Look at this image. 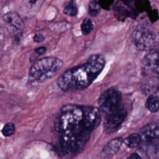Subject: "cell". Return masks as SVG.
Wrapping results in <instances>:
<instances>
[{
  "mask_svg": "<svg viewBox=\"0 0 159 159\" xmlns=\"http://www.w3.org/2000/svg\"><path fill=\"white\" fill-rule=\"evenodd\" d=\"M105 63L102 55H93L84 64L70 68L62 73L58 79V85L64 91L83 90L98 76Z\"/></svg>",
  "mask_w": 159,
  "mask_h": 159,
  "instance_id": "obj_1",
  "label": "cell"
},
{
  "mask_svg": "<svg viewBox=\"0 0 159 159\" xmlns=\"http://www.w3.org/2000/svg\"><path fill=\"white\" fill-rule=\"evenodd\" d=\"M63 64V61L57 57H47L40 58L30 67L29 79L32 83H42L55 76Z\"/></svg>",
  "mask_w": 159,
  "mask_h": 159,
  "instance_id": "obj_2",
  "label": "cell"
},
{
  "mask_svg": "<svg viewBox=\"0 0 159 159\" xmlns=\"http://www.w3.org/2000/svg\"><path fill=\"white\" fill-rule=\"evenodd\" d=\"M83 106L67 104L61 109L58 119V129L62 134L75 132L84 129L82 124Z\"/></svg>",
  "mask_w": 159,
  "mask_h": 159,
  "instance_id": "obj_3",
  "label": "cell"
},
{
  "mask_svg": "<svg viewBox=\"0 0 159 159\" xmlns=\"http://www.w3.org/2000/svg\"><path fill=\"white\" fill-rule=\"evenodd\" d=\"M89 133L90 131L82 129L77 132L62 134L61 140L62 150L68 154L80 152L89 139Z\"/></svg>",
  "mask_w": 159,
  "mask_h": 159,
  "instance_id": "obj_4",
  "label": "cell"
},
{
  "mask_svg": "<svg viewBox=\"0 0 159 159\" xmlns=\"http://www.w3.org/2000/svg\"><path fill=\"white\" fill-rule=\"evenodd\" d=\"M121 102L120 92L114 88H110L106 90L99 98V110L106 116L120 109Z\"/></svg>",
  "mask_w": 159,
  "mask_h": 159,
  "instance_id": "obj_5",
  "label": "cell"
},
{
  "mask_svg": "<svg viewBox=\"0 0 159 159\" xmlns=\"http://www.w3.org/2000/svg\"><path fill=\"white\" fill-rule=\"evenodd\" d=\"M132 41L135 48L140 51L150 50L155 43V34L148 27L139 26L133 32Z\"/></svg>",
  "mask_w": 159,
  "mask_h": 159,
  "instance_id": "obj_6",
  "label": "cell"
},
{
  "mask_svg": "<svg viewBox=\"0 0 159 159\" xmlns=\"http://www.w3.org/2000/svg\"><path fill=\"white\" fill-rule=\"evenodd\" d=\"M101 122V113L99 108L94 106H83L82 124L83 127L91 131L96 129Z\"/></svg>",
  "mask_w": 159,
  "mask_h": 159,
  "instance_id": "obj_7",
  "label": "cell"
},
{
  "mask_svg": "<svg viewBox=\"0 0 159 159\" xmlns=\"http://www.w3.org/2000/svg\"><path fill=\"white\" fill-rule=\"evenodd\" d=\"M142 73L145 76L158 78V50H151L144 57L142 65Z\"/></svg>",
  "mask_w": 159,
  "mask_h": 159,
  "instance_id": "obj_8",
  "label": "cell"
},
{
  "mask_svg": "<svg viewBox=\"0 0 159 159\" xmlns=\"http://www.w3.org/2000/svg\"><path fill=\"white\" fill-rule=\"evenodd\" d=\"M125 109L120 108L118 110L105 116L104 128L106 133L111 134L120 126L127 116Z\"/></svg>",
  "mask_w": 159,
  "mask_h": 159,
  "instance_id": "obj_9",
  "label": "cell"
},
{
  "mask_svg": "<svg viewBox=\"0 0 159 159\" xmlns=\"http://www.w3.org/2000/svg\"><path fill=\"white\" fill-rule=\"evenodd\" d=\"M159 128L157 123H150L141 130V142H158Z\"/></svg>",
  "mask_w": 159,
  "mask_h": 159,
  "instance_id": "obj_10",
  "label": "cell"
},
{
  "mask_svg": "<svg viewBox=\"0 0 159 159\" xmlns=\"http://www.w3.org/2000/svg\"><path fill=\"white\" fill-rule=\"evenodd\" d=\"M122 137H117L110 140L102 148L100 156L102 159H111L119 150L122 143Z\"/></svg>",
  "mask_w": 159,
  "mask_h": 159,
  "instance_id": "obj_11",
  "label": "cell"
},
{
  "mask_svg": "<svg viewBox=\"0 0 159 159\" xmlns=\"http://www.w3.org/2000/svg\"><path fill=\"white\" fill-rule=\"evenodd\" d=\"M3 20L7 24L19 30H22L24 28V24L18 13L14 11H10L2 16Z\"/></svg>",
  "mask_w": 159,
  "mask_h": 159,
  "instance_id": "obj_12",
  "label": "cell"
},
{
  "mask_svg": "<svg viewBox=\"0 0 159 159\" xmlns=\"http://www.w3.org/2000/svg\"><path fill=\"white\" fill-rule=\"evenodd\" d=\"M45 0H23L22 9L28 15L34 16L40 9Z\"/></svg>",
  "mask_w": 159,
  "mask_h": 159,
  "instance_id": "obj_13",
  "label": "cell"
},
{
  "mask_svg": "<svg viewBox=\"0 0 159 159\" xmlns=\"http://www.w3.org/2000/svg\"><path fill=\"white\" fill-rule=\"evenodd\" d=\"M122 142L130 148H135L141 143V137L139 134L134 133L125 138Z\"/></svg>",
  "mask_w": 159,
  "mask_h": 159,
  "instance_id": "obj_14",
  "label": "cell"
},
{
  "mask_svg": "<svg viewBox=\"0 0 159 159\" xmlns=\"http://www.w3.org/2000/svg\"><path fill=\"white\" fill-rule=\"evenodd\" d=\"M63 12L68 16L75 17L78 13V7L75 0L69 1L65 6Z\"/></svg>",
  "mask_w": 159,
  "mask_h": 159,
  "instance_id": "obj_15",
  "label": "cell"
},
{
  "mask_svg": "<svg viewBox=\"0 0 159 159\" xmlns=\"http://www.w3.org/2000/svg\"><path fill=\"white\" fill-rule=\"evenodd\" d=\"M147 107L151 112H157L158 111V98L156 95H150L147 100Z\"/></svg>",
  "mask_w": 159,
  "mask_h": 159,
  "instance_id": "obj_16",
  "label": "cell"
},
{
  "mask_svg": "<svg viewBox=\"0 0 159 159\" xmlns=\"http://www.w3.org/2000/svg\"><path fill=\"white\" fill-rule=\"evenodd\" d=\"M94 28V24L89 18H85L81 22V30L83 35H87L89 34Z\"/></svg>",
  "mask_w": 159,
  "mask_h": 159,
  "instance_id": "obj_17",
  "label": "cell"
},
{
  "mask_svg": "<svg viewBox=\"0 0 159 159\" xmlns=\"http://www.w3.org/2000/svg\"><path fill=\"white\" fill-rule=\"evenodd\" d=\"M100 9V5L97 0H92L89 3V14L92 16H96Z\"/></svg>",
  "mask_w": 159,
  "mask_h": 159,
  "instance_id": "obj_18",
  "label": "cell"
},
{
  "mask_svg": "<svg viewBox=\"0 0 159 159\" xmlns=\"http://www.w3.org/2000/svg\"><path fill=\"white\" fill-rule=\"evenodd\" d=\"M15 125L12 122H9L5 124L2 130V133L5 137H9L14 134L15 132Z\"/></svg>",
  "mask_w": 159,
  "mask_h": 159,
  "instance_id": "obj_19",
  "label": "cell"
},
{
  "mask_svg": "<svg viewBox=\"0 0 159 159\" xmlns=\"http://www.w3.org/2000/svg\"><path fill=\"white\" fill-rule=\"evenodd\" d=\"M33 40L36 43H42L45 40V37L42 34L37 33V34H35V35L34 36Z\"/></svg>",
  "mask_w": 159,
  "mask_h": 159,
  "instance_id": "obj_20",
  "label": "cell"
},
{
  "mask_svg": "<svg viewBox=\"0 0 159 159\" xmlns=\"http://www.w3.org/2000/svg\"><path fill=\"white\" fill-rule=\"evenodd\" d=\"M113 1L114 0H99V4L100 6H101L102 7H104H104H109L112 4Z\"/></svg>",
  "mask_w": 159,
  "mask_h": 159,
  "instance_id": "obj_21",
  "label": "cell"
},
{
  "mask_svg": "<svg viewBox=\"0 0 159 159\" xmlns=\"http://www.w3.org/2000/svg\"><path fill=\"white\" fill-rule=\"evenodd\" d=\"M47 51V48L45 47H40L35 49V52L38 55H43Z\"/></svg>",
  "mask_w": 159,
  "mask_h": 159,
  "instance_id": "obj_22",
  "label": "cell"
},
{
  "mask_svg": "<svg viewBox=\"0 0 159 159\" xmlns=\"http://www.w3.org/2000/svg\"><path fill=\"white\" fill-rule=\"evenodd\" d=\"M127 159H141V157L137 153H133L127 158Z\"/></svg>",
  "mask_w": 159,
  "mask_h": 159,
  "instance_id": "obj_23",
  "label": "cell"
}]
</instances>
